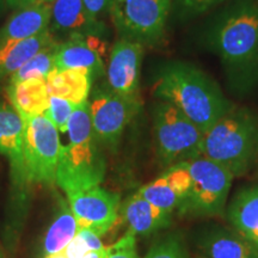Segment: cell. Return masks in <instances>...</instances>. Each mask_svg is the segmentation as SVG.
<instances>
[{
	"instance_id": "6da1fadb",
	"label": "cell",
	"mask_w": 258,
	"mask_h": 258,
	"mask_svg": "<svg viewBox=\"0 0 258 258\" xmlns=\"http://www.w3.org/2000/svg\"><path fill=\"white\" fill-rule=\"evenodd\" d=\"M195 37L217 57L232 101L258 95V0H228L199 19Z\"/></svg>"
},
{
	"instance_id": "7a4b0ae2",
	"label": "cell",
	"mask_w": 258,
	"mask_h": 258,
	"mask_svg": "<svg viewBox=\"0 0 258 258\" xmlns=\"http://www.w3.org/2000/svg\"><path fill=\"white\" fill-rule=\"evenodd\" d=\"M152 93L178 109L203 133L237 103L205 70L186 60L161 62L154 73Z\"/></svg>"
},
{
	"instance_id": "3957f363",
	"label": "cell",
	"mask_w": 258,
	"mask_h": 258,
	"mask_svg": "<svg viewBox=\"0 0 258 258\" xmlns=\"http://www.w3.org/2000/svg\"><path fill=\"white\" fill-rule=\"evenodd\" d=\"M67 134L70 144L61 150L55 183L70 195L98 186L106 172L105 157L93 133L89 99L76 105Z\"/></svg>"
},
{
	"instance_id": "277c9868",
	"label": "cell",
	"mask_w": 258,
	"mask_h": 258,
	"mask_svg": "<svg viewBox=\"0 0 258 258\" xmlns=\"http://www.w3.org/2000/svg\"><path fill=\"white\" fill-rule=\"evenodd\" d=\"M202 157L226 167L234 178L250 172L258 161V110L235 103L205 133Z\"/></svg>"
},
{
	"instance_id": "5b68a950",
	"label": "cell",
	"mask_w": 258,
	"mask_h": 258,
	"mask_svg": "<svg viewBox=\"0 0 258 258\" xmlns=\"http://www.w3.org/2000/svg\"><path fill=\"white\" fill-rule=\"evenodd\" d=\"M152 125L156 154L164 170L202 157L205 133L172 104L156 99Z\"/></svg>"
},
{
	"instance_id": "8992f818",
	"label": "cell",
	"mask_w": 258,
	"mask_h": 258,
	"mask_svg": "<svg viewBox=\"0 0 258 258\" xmlns=\"http://www.w3.org/2000/svg\"><path fill=\"white\" fill-rule=\"evenodd\" d=\"M108 15L120 38L156 47L166 38L172 0H111Z\"/></svg>"
},
{
	"instance_id": "52a82bcc",
	"label": "cell",
	"mask_w": 258,
	"mask_h": 258,
	"mask_svg": "<svg viewBox=\"0 0 258 258\" xmlns=\"http://www.w3.org/2000/svg\"><path fill=\"white\" fill-rule=\"evenodd\" d=\"M191 188L178 208L179 215L194 218L224 217L234 176L206 157L188 161Z\"/></svg>"
},
{
	"instance_id": "ba28073f",
	"label": "cell",
	"mask_w": 258,
	"mask_h": 258,
	"mask_svg": "<svg viewBox=\"0 0 258 258\" xmlns=\"http://www.w3.org/2000/svg\"><path fill=\"white\" fill-rule=\"evenodd\" d=\"M23 159L29 182L55 183L61 145L59 131L46 115L23 118Z\"/></svg>"
},
{
	"instance_id": "9c48e42d",
	"label": "cell",
	"mask_w": 258,
	"mask_h": 258,
	"mask_svg": "<svg viewBox=\"0 0 258 258\" xmlns=\"http://www.w3.org/2000/svg\"><path fill=\"white\" fill-rule=\"evenodd\" d=\"M92 128L98 144L115 151L124 129L138 114L141 104L115 95L106 86L98 88L89 99Z\"/></svg>"
},
{
	"instance_id": "30bf717a",
	"label": "cell",
	"mask_w": 258,
	"mask_h": 258,
	"mask_svg": "<svg viewBox=\"0 0 258 258\" xmlns=\"http://www.w3.org/2000/svg\"><path fill=\"white\" fill-rule=\"evenodd\" d=\"M145 47L138 42L118 38L111 47L105 67V86L115 95L143 104L140 76Z\"/></svg>"
},
{
	"instance_id": "8fae6325",
	"label": "cell",
	"mask_w": 258,
	"mask_h": 258,
	"mask_svg": "<svg viewBox=\"0 0 258 258\" xmlns=\"http://www.w3.org/2000/svg\"><path fill=\"white\" fill-rule=\"evenodd\" d=\"M67 200L79 230H90L101 237L117 220L121 208L120 195L99 185L70 194Z\"/></svg>"
},
{
	"instance_id": "7c38bea8",
	"label": "cell",
	"mask_w": 258,
	"mask_h": 258,
	"mask_svg": "<svg viewBox=\"0 0 258 258\" xmlns=\"http://www.w3.org/2000/svg\"><path fill=\"white\" fill-rule=\"evenodd\" d=\"M192 243L205 258H258V247L234 228L206 224L192 233Z\"/></svg>"
},
{
	"instance_id": "4fadbf2b",
	"label": "cell",
	"mask_w": 258,
	"mask_h": 258,
	"mask_svg": "<svg viewBox=\"0 0 258 258\" xmlns=\"http://www.w3.org/2000/svg\"><path fill=\"white\" fill-rule=\"evenodd\" d=\"M105 42L98 36L74 34L59 43L55 53V69L86 71L93 79L105 76Z\"/></svg>"
},
{
	"instance_id": "5bb4252c",
	"label": "cell",
	"mask_w": 258,
	"mask_h": 258,
	"mask_svg": "<svg viewBox=\"0 0 258 258\" xmlns=\"http://www.w3.org/2000/svg\"><path fill=\"white\" fill-rule=\"evenodd\" d=\"M23 118L12 105L0 104V154L10 160L12 185L18 198L27 196L30 185L23 159Z\"/></svg>"
},
{
	"instance_id": "9a60e30c",
	"label": "cell",
	"mask_w": 258,
	"mask_h": 258,
	"mask_svg": "<svg viewBox=\"0 0 258 258\" xmlns=\"http://www.w3.org/2000/svg\"><path fill=\"white\" fill-rule=\"evenodd\" d=\"M190 188L191 176L185 161L167 167L158 178L141 186L138 194L157 207L175 213L188 198Z\"/></svg>"
},
{
	"instance_id": "2e32d148",
	"label": "cell",
	"mask_w": 258,
	"mask_h": 258,
	"mask_svg": "<svg viewBox=\"0 0 258 258\" xmlns=\"http://www.w3.org/2000/svg\"><path fill=\"white\" fill-rule=\"evenodd\" d=\"M102 21H95L89 15L83 0H54L51 6L49 30L67 32L70 35L82 34L101 37L104 32Z\"/></svg>"
},
{
	"instance_id": "e0dca14e",
	"label": "cell",
	"mask_w": 258,
	"mask_h": 258,
	"mask_svg": "<svg viewBox=\"0 0 258 258\" xmlns=\"http://www.w3.org/2000/svg\"><path fill=\"white\" fill-rule=\"evenodd\" d=\"M120 211L129 231L135 235H148L164 230L171 225L173 217V213L157 207L138 192L125 200Z\"/></svg>"
},
{
	"instance_id": "ac0fdd59",
	"label": "cell",
	"mask_w": 258,
	"mask_h": 258,
	"mask_svg": "<svg viewBox=\"0 0 258 258\" xmlns=\"http://www.w3.org/2000/svg\"><path fill=\"white\" fill-rule=\"evenodd\" d=\"M53 3H37L19 10L0 29V42L25 40L49 29Z\"/></svg>"
},
{
	"instance_id": "d6986e66",
	"label": "cell",
	"mask_w": 258,
	"mask_h": 258,
	"mask_svg": "<svg viewBox=\"0 0 258 258\" xmlns=\"http://www.w3.org/2000/svg\"><path fill=\"white\" fill-rule=\"evenodd\" d=\"M228 224L258 247V186H245L234 194L225 212Z\"/></svg>"
},
{
	"instance_id": "ffe728a7",
	"label": "cell",
	"mask_w": 258,
	"mask_h": 258,
	"mask_svg": "<svg viewBox=\"0 0 258 258\" xmlns=\"http://www.w3.org/2000/svg\"><path fill=\"white\" fill-rule=\"evenodd\" d=\"M57 43L51 31L41 32L25 40L0 42V80L11 77L23 64L44 48Z\"/></svg>"
},
{
	"instance_id": "44dd1931",
	"label": "cell",
	"mask_w": 258,
	"mask_h": 258,
	"mask_svg": "<svg viewBox=\"0 0 258 258\" xmlns=\"http://www.w3.org/2000/svg\"><path fill=\"white\" fill-rule=\"evenodd\" d=\"M8 96L11 105L22 118L44 115L49 106V91L46 80L29 79L10 84Z\"/></svg>"
},
{
	"instance_id": "7402d4cb",
	"label": "cell",
	"mask_w": 258,
	"mask_h": 258,
	"mask_svg": "<svg viewBox=\"0 0 258 258\" xmlns=\"http://www.w3.org/2000/svg\"><path fill=\"white\" fill-rule=\"evenodd\" d=\"M92 82L91 74L82 70L54 69L46 79L50 96L60 97L74 105L88 101Z\"/></svg>"
},
{
	"instance_id": "603a6c76",
	"label": "cell",
	"mask_w": 258,
	"mask_h": 258,
	"mask_svg": "<svg viewBox=\"0 0 258 258\" xmlns=\"http://www.w3.org/2000/svg\"><path fill=\"white\" fill-rule=\"evenodd\" d=\"M79 232L78 222L71 211L69 202L60 200L59 209L53 222L48 228L43 240V251L46 256L59 253L74 239Z\"/></svg>"
},
{
	"instance_id": "cb8c5ba5",
	"label": "cell",
	"mask_w": 258,
	"mask_h": 258,
	"mask_svg": "<svg viewBox=\"0 0 258 258\" xmlns=\"http://www.w3.org/2000/svg\"><path fill=\"white\" fill-rule=\"evenodd\" d=\"M60 42L38 51L30 60L10 77V84L24 82L29 79L46 80L48 74L55 69V53Z\"/></svg>"
},
{
	"instance_id": "d4e9b609",
	"label": "cell",
	"mask_w": 258,
	"mask_h": 258,
	"mask_svg": "<svg viewBox=\"0 0 258 258\" xmlns=\"http://www.w3.org/2000/svg\"><path fill=\"white\" fill-rule=\"evenodd\" d=\"M228 0H172V16L180 24L201 19Z\"/></svg>"
},
{
	"instance_id": "484cf974",
	"label": "cell",
	"mask_w": 258,
	"mask_h": 258,
	"mask_svg": "<svg viewBox=\"0 0 258 258\" xmlns=\"http://www.w3.org/2000/svg\"><path fill=\"white\" fill-rule=\"evenodd\" d=\"M144 258H192L179 233H170L157 240Z\"/></svg>"
},
{
	"instance_id": "4316f807",
	"label": "cell",
	"mask_w": 258,
	"mask_h": 258,
	"mask_svg": "<svg viewBox=\"0 0 258 258\" xmlns=\"http://www.w3.org/2000/svg\"><path fill=\"white\" fill-rule=\"evenodd\" d=\"M101 235L90 230H79L74 239L67 245L63 250L64 254L69 258H79L85 253L104 249Z\"/></svg>"
},
{
	"instance_id": "83f0119b",
	"label": "cell",
	"mask_w": 258,
	"mask_h": 258,
	"mask_svg": "<svg viewBox=\"0 0 258 258\" xmlns=\"http://www.w3.org/2000/svg\"><path fill=\"white\" fill-rule=\"evenodd\" d=\"M74 108H76V105L73 103L60 98V97L50 96L49 106H48L44 115L53 122L57 131L61 132V133H67L69 122Z\"/></svg>"
},
{
	"instance_id": "f1b7e54d",
	"label": "cell",
	"mask_w": 258,
	"mask_h": 258,
	"mask_svg": "<svg viewBox=\"0 0 258 258\" xmlns=\"http://www.w3.org/2000/svg\"><path fill=\"white\" fill-rule=\"evenodd\" d=\"M109 258H140L138 253L135 234L128 231L120 240L111 245Z\"/></svg>"
},
{
	"instance_id": "f546056e",
	"label": "cell",
	"mask_w": 258,
	"mask_h": 258,
	"mask_svg": "<svg viewBox=\"0 0 258 258\" xmlns=\"http://www.w3.org/2000/svg\"><path fill=\"white\" fill-rule=\"evenodd\" d=\"M89 15L95 21H102L103 16L109 12L111 0H83Z\"/></svg>"
},
{
	"instance_id": "4dcf8cb0",
	"label": "cell",
	"mask_w": 258,
	"mask_h": 258,
	"mask_svg": "<svg viewBox=\"0 0 258 258\" xmlns=\"http://www.w3.org/2000/svg\"><path fill=\"white\" fill-rule=\"evenodd\" d=\"M11 6L15 8H24V6L37 4V3H53L54 0H6Z\"/></svg>"
},
{
	"instance_id": "1f68e13d",
	"label": "cell",
	"mask_w": 258,
	"mask_h": 258,
	"mask_svg": "<svg viewBox=\"0 0 258 258\" xmlns=\"http://www.w3.org/2000/svg\"><path fill=\"white\" fill-rule=\"evenodd\" d=\"M109 252H110V246H105L104 249L91 251V252L85 253L79 258H109Z\"/></svg>"
},
{
	"instance_id": "d6a6232c",
	"label": "cell",
	"mask_w": 258,
	"mask_h": 258,
	"mask_svg": "<svg viewBox=\"0 0 258 258\" xmlns=\"http://www.w3.org/2000/svg\"><path fill=\"white\" fill-rule=\"evenodd\" d=\"M44 258H69L64 254L63 251H61L59 253H54V254H49V256H44Z\"/></svg>"
},
{
	"instance_id": "836d02e7",
	"label": "cell",
	"mask_w": 258,
	"mask_h": 258,
	"mask_svg": "<svg viewBox=\"0 0 258 258\" xmlns=\"http://www.w3.org/2000/svg\"><path fill=\"white\" fill-rule=\"evenodd\" d=\"M0 258H4V256H3V252H2V250H0Z\"/></svg>"
},
{
	"instance_id": "e575fe53",
	"label": "cell",
	"mask_w": 258,
	"mask_h": 258,
	"mask_svg": "<svg viewBox=\"0 0 258 258\" xmlns=\"http://www.w3.org/2000/svg\"><path fill=\"white\" fill-rule=\"evenodd\" d=\"M196 258H205V257H202V256H200V254H198V256H196Z\"/></svg>"
},
{
	"instance_id": "d590c367",
	"label": "cell",
	"mask_w": 258,
	"mask_h": 258,
	"mask_svg": "<svg viewBox=\"0 0 258 258\" xmlns=\"http://www.w3.org/2000/svg\"><path fill=\"white\" fill-rule=\"evenodd\" d=\"M256 166H257V169H258V161H257V164H256Z\"/></svg>"
}]
</instances>
